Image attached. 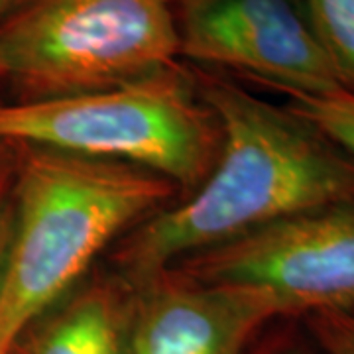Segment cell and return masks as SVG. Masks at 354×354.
Segmentation results:
<instances>
[{
	"label": "cell",
	"mask_w": 354,
	"mask_h": 354,
	"mask_svg": "<svg viewBox=\"0 0 354 354\" xmlns=\"http://www.w3.org/2000/svg\"><path fill=\"white\" fill-rule=\"evenodd\" d=\"M195 81L218 127V153L185 199L124 234L114 264L132 288L281 218L354 201V160L307 120L227 79Z\"/></svg>",
	"instance_id": "obj_1"
},
{
	"label": "cell",
	"mask_w": 354,
	"mask_h": 354,
	"mask_svg": "<svg viewBox=\"0 0 354 354\" xmlns=\"http://www.w3.org/2000/svg\"><path fill=\"white\" fill-rule=\"evenodd\" d=\"M176 193L174 183L134 165L20 148L0 278V354H12L114 239L167 207Z\"/></svg>",
	"instance_id": "obj_2"
},
{
	"label": "cell",
	"mask_w": 354,
	"mask_h": 354,
	"mask_svg": "<svg viewBox=\"0 0 354 354\" xmlns=\"http://www.w3.org/2000/svg\"><path fill=\"white\" fill-rule=\"evenodd\" d=\"M218 127L177 65L111 88L0 104V144L152 171L187 193L218 153Z\"/></svg>",
	"instance_id": "obj_3"
},
{
	"label": "cell",
	"mask_w": 354,
	"mask_h": 354,
	"mask_svg": "<svg viewBox=\"0 0 354 354\" xmlns=\"http://www.w3.org/2000/svg\"><path fill=\"white\" fill-rule=\"evenodd\" d=\"M177 57L171 0H28L0 24V83L24 101L124 85Z\"/></svg>",
	"instance_id": "obj_4"
},
{
	"label": "cell",
	"mask_w": 354,
	"mask_h": 354,
	"mask_svg": "<svg viewBox=\"0 0 354 354\" xmlns=\"http://www.w3.org/2000/svg\"><path fill=\"white\" fill-rule=\"evenodd\" d=\"M174 268L201 281L262 288L278 297L283 315L348 307L354 301V201L281 218Z\"/></svg>",
	"instance_id": "obj_5"
},
{
	"label": "cell",
	"mask_w": 354,
	"mask_h": 354,
	"mask_svg": "<svg viewBox=\"0 0 354 354\" xmlns=\"http://www.w3.org/2000/svg\"><path fill=\"white\" fill-rule=\"evenodd\" d=\"M179 55L281 93L341 91L301 0H171Z\"/></svg>",
	"instance_id": "obj_6"
},
{
	"label": "cell",
	"mask_w": 354,
	"mask_h": 354,
	"mask_svg": "<svg viewBox=\"0 0 354 354\" xmlns=\"http://www.w3.org/2000/svg\"><path fill=\"white\" fill-rule=\"evenodd\" d=\"M278 315V297L262 288L201 281L171 268L134 288L128 354H242Z\"/></svg>",
	"instance_id": "obj_7"
},
{
	"label": "cell",
	"mask_w": 354,
	"mask_h": 354,
	"mask_svg": "<svg viewBox=\"0 0 354 354\" xmlns=\"http://www.w3.org/2000/svg\"><path fill=\"white\" fill-rule=\"evenodd\" d=\"M134 288L97 278L36 321L12 354H128Z\"/></svg>",
	"instance_id": "obj_8"
},
{
	"label": "cell",
	"mask_w": 354,
	"mask_h": 354,
	"mask_svg": "<svg viewBox=\"0 0 354 354\" xmlns=\"http://www.w3.org/2000/svg\"><path fill=\"white\" fill-rule=\"evenodd\" d=\"M304 6L341 87L354 95V0H304Z\"/></svg>",
	"instance_id": "obj_9"
},
{
	"label": "cell",
	"mask_w": 354,
	"mask_h": 354,
	"mask_svg": "<svg viewBox=\"0 0 354 354\" xmlns=\"http://www.w3.org/2000/svg\"><path fill=\"white\" fill-rule=\"evenodd\" d=\"M290 97L291 113L301 116L325 138L337 144L354 160V95L348 91H335L325 95L286 93Z\"/></svg>",
	"instance_id": "obj_10"
},
{
	"label": "cell",
	"mask_w": 354,
	"mask_h": 354,
	"mask_svg": "<svg viewBox=\"0 0 354 354\" xmlns=\"http://www.w3.org/2000/svg\"><path fill=\"white\" fill-rule=\"evenodd\" d=\"M311 329L329 354H354V311L325 307L307 313Z\"/></svg>",
	"instance_id": "obj_11"
},
{
	"label": "cell",
	"mask_w": 354,
	"mask_h": 354,
	"mask_svg": "<svg viewBox=\"0 0 354 354\" xmlns=\"http://www.w3.org/2000/svg\"><path fill=\"white\" fill-rule=\"evenodd\" d=\"M12 183H14V162L6 165L0 171V278H2V268L6 260V250L8 242L12 234V221H14V197H12Z\"/></svg>",
	"instance_id": "obj_12"
},
{
	"label": "cell",
	"mask_w": 354,
	"mask_h": 354,
	"mask_svg": "<svg viewBox=\"0 0 354 354\" xmlns=\"http://www.w3.org/2000/svg\"><path fill=\"white\" fill-rule=\"evenodd\" d=\"M28 0H0V24L6 22L14 12H18Z\"/></svg>",
	"instance_id": "obj_13"
},
{
	"label": "cell",
	"mask_w": 354,
	"mask_h": 354,
	"mask_svg": "<svg viewBox=\"0 0 354 354\" xmlns=\"http://www.w3.org/2000/svg\"><path fill=\"white\" fill-rule=\"evenodd\" d=\"M12 148L10 146H4V144H0V171L6 167V165L12 162Z\"/></svg>",
	"instance_id": "obj_14"
},
{
	"label": "cell",
	"mask_w": 354,
	"mask_h": 354,
	"mask_svg": "<svg viewBox=\"0 0 354 354\" xmlns=\"http://www.w3.org/2000/svg\"><path fill=\"white\" fill-rule=\"evenodd\" d=\"M346 309H353V311H354V301H353V304H351V305H348Z\"/></svg>",
	"instance_id": "obj_15"
}]
</instances>
